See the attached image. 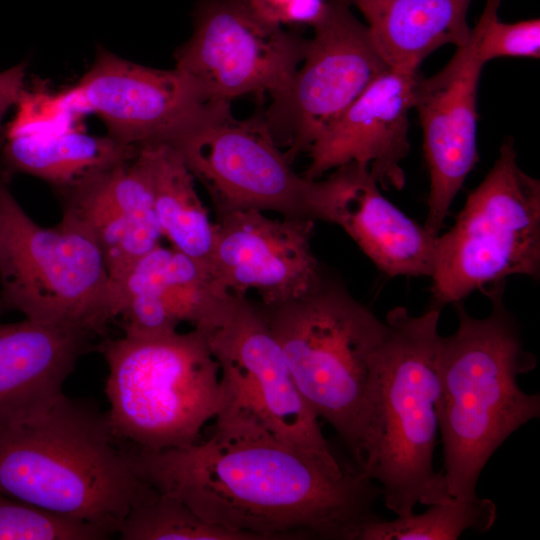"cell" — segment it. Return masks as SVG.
Here are the masks:
<instances>
[{
  "mask_svg": "<svg viewBox=\"0 0 540 540\" xmlns=\"http://www.w3.org/2000/svg\"><path fill=\"white\" fill-rule=\"evenodd\" d=\"M3 305H2V297H1V287H0V311L3 310Z\"/></svg>",
  "mask_w": 540,
  "mask_h": 540,
  "instance_id": "f546056e",
  "label": "cell"
},
{
  "mask_svg": "<svg viewBox=\"0 0 540 540\" xmlns=\"http://www.w3.org/2000/svg\"><path fill=\"white\" fill-rule=\"evenodd\" d=\"M204 440L159 451L130 446L133 468L204 521L253 540H356L381 489L359 469L335 470L253 419L221 411Z\"/></svg>",
  "mask_w": 540,
  "mask_h": 540,
  "instance_id": "6da1fadb",
  "label": "cell"
},
{
  "mask_svg": "<svg viewBox=\"0 0 540 540\" xmlns=\"http://www.w3.org/2000/svg\"><path fill=\"white\" fill-rule=\"evenodd\" d=\"M258 305L299 392L357 463L375 397L385 320L325 274L299 298Z\"/></svg>",
  "mask_w": 540,
  "mask_h": 540,
  "instance_id": "5b68a950",
  "label": "cell"
},
{
  "mask_svg": "<svg viewBox=\"0 0 540 540\" xmlns=\"http://www.w3.org/2000/svg\"><path fill=\"white\" fill-rule=\"evenodd\" d=\"M364 16L375 49L392 70L417 73L431 53L465 45L472 0H348Z\"/></svg>",
  "mask_w": 540,
  "mask_h": 540,
  "instance_id": "ffe728a7",
  "label": "cell"
},
{
  "mask_svg": "<svg viewBox=\"0 0 540 540\" xmlns=\"http://www.w3.org/2000/svg\"><path fill=\"white\" fill-rule=\"evenodd\" d=\"M83 328L25 318L0 323V426L55 402L79 358L92 349Z\"/></svg>",
  "mask_w": 540,
  "mask_h": 540,
  "instance_id": "d6986e66",
  "label": "cell"
},
{
  "mask_svg": "<svg viewBox=\"0 0 540 540\" xmlns=\"http://www.w3.org/2000/svg\"><path fill=\"white\" fill-rule=\"evenodd\" d=\"M109 136L90 135L75 123L58 127L8 125L3 172L25 173L57 191L71 188L138 153Z\"/></svg>",
  "mask_w": 540,
  "mask_h": 540,
  "instance_id": "44dd1931",
  "label": "cell"
},
{
  "mask_svg": "<svg viewBox=\"0 0 540 540\" xmlns=\"http://www.w3.org/2000/svg\"><path fill=\"white\" fill-rule=\"evenodd\" d=\"M257 19L283 27L308 25L313 27L323 16L327 0H240Z\"/></svg>",
  "mask_w": 540,
  "mask_h": 540,
  "instance_id": "83f0119b",
  "label": "cell"
},
{
  "mask_svg": "<svg viewBox=\"0 0 540 540\" xmlns=\"http://www.w3.org/2000/svg\"><path fill=\"white\" fill-rule=\"evenodd\" d=\"M0 492L113 535L131 509L158 495L136 474L106 413L64 394L0 426Z\"/></svg>",
  "mask_w": 540,
  "mask_h": 540,
  "instance_id": "7a4b0ae2",
  "label": "cell"
},
{
  "mask_svg": "<svg viewBox=\"0 0 540 540\" xmlns=\"http://www.w3.org/2000/svg\"><path fill=\"white\" fill-rule=\"evenodd\" d=\"M27 62L23 61L0 72V126L10 107L16 106L26 89Z\"/></svg>",
  "mask_w": 540,
  "mask_h": 540,
  "instance_id": "f1b7e54d",
  "label": "cell"
},
{
  "mask_svg": "<svg viewBox=\"0 0 540 540\" xmlns=\"http://www.w3.org/2000/svg\"><path fill=\"white\" fill-rule=\"evenodd\" d=\"M215 224L209 270L228 293L255 290L261 305H278L305 295L324 276L312 250V220L247 210L218 216Z\"/></svg>",
  "mask_w": 540,
  "mask_h": 540,
  "instance_id": "5bb4252c",
  "label": "cell"
},
{
  "mask_svg": "<svg viewBox=\"0 0 540 540\" xmlns=\"http://www.w3.org/2000/svg\"><path fill=\"white\" fill-rule=\"evenodd\" d=\"M540 273V181L517 163L506 137L498 158L469 193L454 224L438 234L430 278L434 308L513 275Z\"/></svg>",
  "mask_w": 540,
  "mask_h": 540,
  "instance_id": "ba28073f",
  "label": "cell"
},
{
  "mask_svg": "<svg viewBox=\"0 0 540 540\" xmlns=\"http://www.w3.org/2000/svg\"><path fill=\"white\" fill-rule=\"evenodd\" d=\"M496 518L497 507L490 499L451 497L429 505L421 514L372 519L361 526L356 540H457L467 530L489 531Z\"/></svg>",
  "mask_w": 540,
  "mask_h": 540,
  "instance_id": "cb8c5ba5",
  "label": "cell"
},
{
  "mask_svg": "<svg viewBox=\"0 0 540 540\" xmlns=\"http://www.w3.org/2000/svg\"><path fill=\"white\" fill-rule=\"evenodd\" d=\"M308 41L257 19L240 0H200L193 32L175 52V68L206 102L246 94L272 98L290 84Z\"/></svg>",
  "mask_w": 540,
  "mask_h": 540,
  "instance_id": "7c38bea8",
  "label": "cell"
},
{
  "mask_svg": "<svg viewBox=\"0 0 540 540\" xmlns=\"http://www.w3.org/2000/svg\"><path fill=\"white\" fill-rule=\"evenodd\" d=\"M492 311L471 316L455 303L458 327L441 336L437 370L438 429L448 494L476 499L480 474L493 453L517 429L540 416V395L524 392L519 374L536 366L512 315L503 305V284L485 291Z\"/></svg>",
  "mask_w": 540,
  "mask_h": 540,
  "instance_id": "3957f363",
  "label": "cell"
},
{
  "mask_svg": "<svg viewBox=\"0 0 540 540\" xmlns=\"http://www.w3.org/2000/svg\"><path fill=\"white\" fill-rule=\"evenodd\" d=\"M201 333L219 365L225 395L221 411L245 415L329 467L345 469L299 392L258 303L231 294L218 322Z\"/></svg>",
  "mask_w": 540,
  "mask_h": 540,
  "instance_id": "30bf717a",
  "label": "cell"
},
{
  "mask_svg": "<svg viewBox=\"0 0 540 540\" xmlns=\"http://www.w3.org/2000/svg\"><path fill=\"white\" fill-rule=\"evenodd\" d=\"M502 0H486L476 23L478 30L477 57L486 62L502 56H540V20L538 18L504 23L498 18Z\"/></svg>",
  "mask_w": 540,
  "mask_h": 540,
  "instance_id": "4316f807",
  "label": "cell"
},
{
  "mask_svg": "<svg viewBox=\"0 0 540 540\" xmlns=\"http://www.w3.org/2000/svg\"><path fill=\"white\" fill-rule=\"evenodd\" d=\"M53 110L76 122L94 113L107 136L132 148L167 144L206 101L192 81L176 69H158L98 49L90 68L72 87L49 94Z\"/></svg>",
  "mask_w": 540,
  "mask_h": 540,
  "instance_id": "4fadbf2b",
  "label": "cell"
},
{
  "mask_svg": "<svg viewBox=\"0 0 540 540\" xmlns=\"http://www.w3.org/2000/svg\"><path fill=\"white\" fill-rule=\"evenodd\" d=\"M117 535L122 540H253L204 521L180 500L161 493L131 509Z\"/></svg>",
  "mask_w": 540,
  "mask_h": 540,
  "instance_id": "d4e9b609",
  "label": "cell"
},
{
  "mask_svg": "<svg viewBox=\"0 0 540 540\" xmlns=\"http://www.w3.org/2000/svg\"><path fill=\"white\" fill-rule=\"evenodd\" d=\"M439 316L434 307L418 316L396 307L385 318L375 397L356 465L377 482L385 506L396 516L451 498L443 472L433 464Z\"/></svg>",
  "mask_w": 540,
  "mask_h": 540,
  "instance_id": "277c9868",
  "label": "cell"
},
{
  "mask_svg": "<svg viewBox=\"0 0 540 540\" xmlns=\"http://www.w3.org/2000/svg\"><path fill=\"white\" fill-rule=\"evenodd\" d=\"M417 73L388 70L377 78L309 148V180L349 163L366 165L379 186L401 190L410 152L409 111Z\"/></svg>",
  "mask_w": 540,
  "mask_h": 540,
  "instance_id": "ac0fdd59",
  "label": "cell"
},
{
  "mask_svg": "<svg viewBox=\"0 0 540 540\" xmlns=\"http://www.w3.org/2000/svg\"><path fill=\"white\" fill-rule=\"evenodd\" d=\"M0 287L4 309L94 335L114 320L110 279L89 232L63 217L52 228L23 210L0 171Z\"/></svg>",
  "mask_w": 540,
  "mask_h": 540,
  "instance_id": "52a82bcc",
  "label": "cell"
},
{
  "mask_svg": "<svg viewBox=\"0 0 540 540\" xmlns=\"http://www.w3.org/2000/svg\"><path fill=\"white\" fill-rule=\"evenodd\" d=\"M140 149L149 165L163 237L171 247L209 268L216 224L197 193L194 176L171 146L155 143Z\"/></svg>",
  "mask_w": 540,
  "mask_h": 540,
  "instance_id": "603a6c76",
  "label": "cell"
},
{
  "mask_svg": "<svg viewBox=\"0 0 540 540\" xmlns=\"http://www.w3.org/2000/svg\"><path fill=\"white\" fill-rule=\"evenodd\" d=\"M478 30L435 75H417L414 105L422 132L430 188L424 227L440 234L452 202L478 161L477 88L484 64L477 57Z\"/></svg>",
  "mask_w": 540,
  "mask_h": 540,
  "instance_id": "9a60e30c",
  "label": "cell"
},
{
  "mask_svg": "<svg viewBox=\"0 0 540 540\" xmlns=\"http://www.w3.org/2000/svg\"><path fill=\"white\" fill-rule=\"evenodd\" d=\"M312 28L302 63L264 113L278 145L288 146L285 155L291 163L390 70L348 0H327Z\"/></svg>",
  "mask_w": 540,
  "mask_h": 540,
  "instance_id": "8fae6325",
  "label": "cell"
},
{
  "mask_svg": "<svg viewBox=\"0 0 540 540\" xmlns=\"http://www.w3.org/2000/svg\"><path fill=\"white\" fill-rule=\"evenodd\" d=\"M109 169L58 192L62 216L89 232L114 283L159 245L163 235L156 216L133 214L119 202L109 183Z\"/></svg>",
  "mask_w": 540,
  "mask_h": 540,
  "instance_id": "7402d4cb",
  "label": "cell"
},
{
  "mask_svg": "<svg viewBox=\"0 0 540 540\" xmlns=\"http://www.w3.org/2000/svg\"><path fill=\"white\" fill-rule=\"evenodd\" d=\"M106 413L116 438L149 451L201 439L225 403L218 362L196 329L153 338L105 339Z\"/></svg>",
  "mask_w": 540,
  "mask_h": 540,
  "instance_id": "8992f818",
  "label": "cell"
},
{
  "mask_svg": "<svg viewBox=\"0 0 540 540\" xmlns=\"http://www.w3.org/2000/svg\"><path fill=\"white\" fill-rule=\"evenodd\" d=\"M167 145L205 188L216 217L257 210L312 220L313 180L293 170L264 113L238 119L230 102L209 101Z\"/></svg>",
  "mask_w": 540,
  "mask_h": 540,
  "instance_id": "9c48e42d",
  "label": "cell"
},
{
  "mask_svg": "<svg viewBox=\"0 0 540 540\" xmlns=\"http://www.w3.org/2000/svg\"><path fill=\"white\" fill-rule=\"evenodd\" d=\"M113 534L0 492V540H103Z\"/></svg>",
  "mask_w": 540,
  "mask_h": 540,
  "instance_id": "484cf974",
  "label": "cell"
},
{
  "mask_svg": "<svg viewBox=\"0 0 540 540\" xmlns=\"http://www.w3.org/2000/svg\"><path fill=\"white\" fill-rule=\"evenodd\" d=\"M366 165H340L313 180V221L341 227L375 266L388 276H428L436 235L388 201Z\"/></svg>",
  "mask_w": 540,
  "mask_h": 540,
  "instance_id": "2e32d148",
  "label": "cell"
},
{
  "mask_svg": "<svg viewBox=\"0 0 540 540\" xmlns=\"http://www.w3.org/2000/svg\"><path fill=\"white\" fill-rule=\"evenodd\" d=\"M230 295L206 265L161 244L110 284L114 319L120 317L129 338L168 335L185 322L205 331L218 321Z\"/></svg>",
  "mask_w": 540,
  "mask_h": 540,
  "instance_id": "e0dca14e",
  "label": "cell"
}]
</instances>
